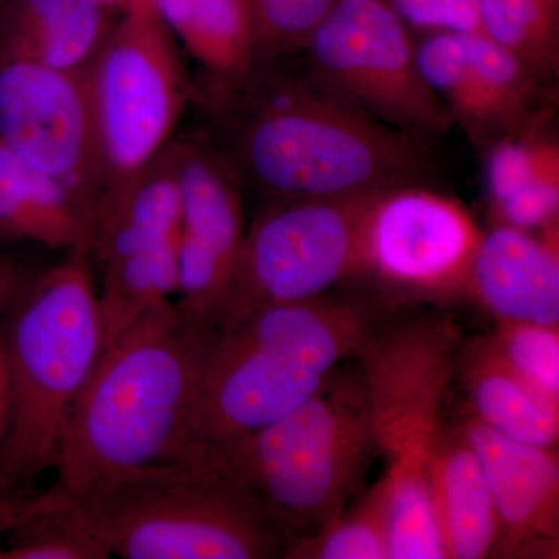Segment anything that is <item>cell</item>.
<instances>
[{
    "mask_svg": "<svg viewBox=\"0 0 559 559\" xmlns=\"http://www.w3.org/2000/svg\"><path fill=\"white\" fill-rule=\"evenodd\" d=\"M202 330L167 300L102 349L62 433L57 479L44 495L76 502L189 454Z\"/></svg>",
    "mask_w": 559,
    "mask_h": 559,
    "instance_id": "obj_1",
    "label": "cell"
},
{
    "mask_svg": "<svg viewBox=\"0 0 559 559\" xmlns=\"http://www.w3.org/2000/svg\"><path fill=\"white\" fill-rule=\"evenodd\" d=\"M0 333L9 418L0 440V502L31 498L53 468L70 412L103 349L98 290L87 250L24 282Z\"/></svg>",
    "mask_w": 559,
    "mask_h": 559,
    "instance_id": "obj_2",
    "label": "cell"
},
{
    "mask_svg": "<svg viewBox=\"0 0 559 559\" xmlns=\"http://www.w3.org/2000/svg\"><path fill=\"white\" fill-rule=\"evenodd\" d=\"M459 348L448 320L389 319L358 356L374 452L385 460L389 559H447L430 468Z\"/></svg>",
    "mask_w": 559,
    "mask_h": 559,
    "instance_id": "obj_3",
    "label": "cell"
},
{
    "mask_svg": "<svg viewBox=\"0 0 559 559\" xmlns=\"http://www.w3.org/2000/svg\"><path fill=\"white\" fill-rule=\"evenodd\" d=\"M260 91L238 131L237 153L275 201L385 193L428 176L418 138L349 108L311 80Z\"/></svg>",
    "mask_w": 559,
    "mask_h": 559,
    "instance_id": "obj_4",
    "label": "cell"
},
{
    "mask_svg": "<svg viewBox=\"0 0 559 559\" xmlns=\"http://www.w3.org/2000/svg\"><path fill=\"white\" fill-rule=\"evenodd\" d=\"M70 503L109 558L270 559L283 558L289 546L259 503L209 457L134 471Z\"/></svg>",
    "mask_w": 559,
    "mask_h": 559,
    "instance_id": "obj_5",
    "label": "cell"
},
{
    "mask_svg": "<svg viewBox=\"0 0 559 559\" xmlns=\"http://www.w3.org/2000/svg\"><path fill=\"white\" fill-rule=\"evenodd\" d=\"M359 373H337L285 417L210 459L255 500L289 544L348 506L373 454Z\"/></svg>",
    "mask_w": 559,
    "mask_h": 559,
    "instance_id": "obj_6",
    "label": "cell"
},
{
    "mask_svg": "<svg viewBox=\"0 0 559 559\" xmlns=\"http://www.w3.org/2000/svg\"><path fill=\"white\" fill-rule=\"evenodd\" d=\"M83 76L100 168V213L171 145L189 95L175 38L153 0L121 11Z\"/></svg>",
    "mask_w": 559,
    "mask_h": 559,
    "instance_id": "obj_7",
    "label": "cell"
},
{
    "mask_svg": "<svg viewBox=\"0 0 559 559\" xmlns=\"http://www.w3.org/2000/svg\"><path fill=\"white\" fill-rule=\"evenodd\" d=\"M381 194L277 201L264 210L246 231L229 296L213 325L267 305L314 299L359 278L367 219Z\"/></svg>",
    "mask_w": 559,
    "mask_h": 559,
    "instance_id": "obj_8",
    "label": "cell"
},
{
    "mask_svg": "<svg viewBox=\"0 0 559 559\" xmlns=\"http://www.w3.org/2000/svg\"><path fill=\"white\" fill-rule=\"evenodd\" d=\"M407 27L385 0H337L305 49L311 81L390 128L440 134L454 121L421 75Z\"/></svg>",
    "mask_w": 559,
    "mask_h": 559,
    "instance_id": "obj_9",
    "label": "cell"
},
{
    "mask_svg": "<svg viewBox=\"0 0 559 559\" xmlns=\"http://www.w3.org/2000/svg\"><path fill=\"white\" fill-rule=\"evenodd\" d=\"M330 374L308 369L249 320L202 330L190 451H219L259 432L314 395Z\"/></svg>",
    "mask_w": 559,
    "mask_h": 559,
    "instance_id": "obj_10",
    "label": "cell"
},
{
    "mask_svg": "<svg viewBox=\"0 0 559 559\" xmlns=\"http://www.w3.org/2000/svg\"><path fill=\"white\" fill-rule=\"evenodd\" d=\"M0 145L61 183L94 235L102 182L83 73L0 55Z\"/></svg>",
    "mask_w": 559,
    "mask_h": 559,
    "instance_id": "obj_11",
    "label": "cell"
},
{
    "mask_svg": "<svg viewBox=\"0 0 559 559\" xmlns=\"http://www.w3.org/2000/svg\"><path fill=\"white\" fill-rule=\"evenodd\" d=\"M484 231L460 202L421 186L381 194L367 219L362 274L412 297L468 293Z\"/></svg>",
    "mask_w": 559,
    "mask_h": 559,
    "instance_id": "obj_12",
    "label": "cell"
},
{
    "mask_svg": "<svg viewBox=\"0 0 559 559\" xmlns=\"http://www.w3.org/2000/svg\"><path fill=\"white\" fill-rule=\"evenodd\" d=\"M417 61L452 121L477 145L538 128L543 76L484 33H429Z\"/></svg>",
    "mask_w": 559,
    "mask_h": 559,
    "instance_id": "obj_13",
    "label": "cell"
},
{
    "mask_svg": "<svg viewBox=\"0 0 559 559\" xmlns=\"http://www.w3.org/2000/svg\"><path fill=\"white\" fill-rule=\"evenodd\" d=\"M182 224L178 241V307L201 329L218 320L245 241L237 182L213 153L176 142Z\"/></svg>",
    "mask_w": 559,
    "mask_h": 559,
    "instance_id": "obj_14",
    "label": "cell"
},
{
    "mask_svg": "<svg viewBox=\"0 0 559 559\" xmlns=\"http://www.w3.org/2000/svg\"><path fill=\"white\" fill-rule=\"evenodd\" d=\"M459 426L479 457L491 491L500 557L554 558L559 540L557 450L507 439L473 415Z\"/></svg>",
    "mask_w": 559,
    "mask_h": 559,
    "instance_id": "obj_15",
    "label": "cell"
},
{
    "mask_svg": "<svg viewBox=\"0 0 559 559\" xmlns=\"http://www.w3.org/2000/svg\"><path fill=\"white\" fill-rule=\"evenodd\" d=\"M468 294L496 320L559 326L558 224L539 234L500 224L481 235Z\"/></svg>",
    "mask_w": 559,
    "mask_h": 559,
    "instance_id": "obj_16",
    "label": "cell"
},
{
    "mask_svg": "<svg viewBox=\"0 0 559 559\" xmlns=\"http://www.w3.org/2000/svg\"><path fill=\"white\" fill-rule=\"evenodd\" d=\"M238 319H248L263 336L322 374L337 370L345 360L358 359L389 320L377 301L330 294L267 305Z\"/></svg>",
    "mask_w": 559,
    "mask_h": 559,
    "instance_id": "obj_17",
    "label": "cell"
},
{
    "mask_svg": "<svg viewBox=\"0 0 559 559\" xmlns=\"http://www.w3.org/2000/svg\"><path fill=\"white\" fill-rule=\"evenodd\" d=\"M98 0H5L0 11V55L83 73L112 27Z\"/></svg>",
    "mask_w": 559,
    "mask_h": 559,
    "instance_id": "obj_18",
    "label": "cell"
},
{
    "mask_svg": "<svg viewBox=\"0 0 559 559\" xmlns=\"http://www.w3.org/2000/svg\"><path fill=\"white\" fill-rule=\"evenodd\" d=\"M455 369L468 393L469 415L481 425L518 443L557 450L559 401L511 369L491 337L460 347Z\"/></svg>",
    "mask_w": 559,
    "mask_h": 559,
    "instance_id": "obj_19",
    "label": "cell"
},
{
    "mask_svg": "<svg viewBox=\"0 0 559 559\" xmlns=\"http://www.w3.org/2000/svg\"><path fill=\"white\" fill-rule=\"evenodd\" d=\"M430 479L447 559L496 557L498 513L479 457L459 425L441 430Z\"/></svg>",
    "mask_w": 559,
    "mask_h": 559,
    "instance_id": "obj_20",
    "label": "cell"
},
{
    "mask_svg": "<svg viewBox=\"0 0 559 559\" xmlns=\"http://www.w3.org/2000/svg\"><path fill=\"white\" fill-rule=\"evenodd\" d=\"M180 224L178 150L173 142L103 205L92 235V260L103 264L176 241Z\"/></svg>",
    "mask_w": 559,
    "mask_h": 559,
    "instance_id": "obj_21",
    "label": "cell"
},
{
    "mask_svg": "<svg viewBox=\"0 0 559 559\" xmlns=\"http://www.w3.org/2000/svg\"><path fill=\"white\" fill-rule=\"evenodd\" d=\"M487 186L500 224L543 230L558 224L559 148L538 130L488 146Z\"/></svg>",
    "mask_w": 559,
    "mask_h": 559,
    "instance_id": "obj_22",
    "label": "cell"
},
{
    "mask_svg": "<svg viewBox=\"0 0 559 559\" xmlns=\"http://www.w3.org/2000/svg\"><path fill=\"white\" fill-rule=\"evenodd\" d=\"M0 237L91 253L92 227L61 183L0 145Z\"/></svg>",
    "mask_w": 559,
    "mask_h": 559,
    "instance_id": "obj_23",
    "label": "cell"
},
{
    "mask_svg": "<svg viewBox=\"0 0 559 559\" xmlns=\"http://www.w3.org/2000/svg\"><path fill=\"white\" fill-rule=\"evenodd\" d=\"M154 10L201 66L223 79H248L260 47L246 0H153Z\"/></svg>",
    "mask_w": 559,
    "mask_h": 559,
    "instance_id": "obj_24",
    "label": "cell"
},
{
    "mask_svg": "<svg viewBox=\"0 0 559 559\" xmlns=\"http://www.w3.org/2000/svg\"><path fill=\"white\" fill-rule=\"evenodd\" d=\"M178 240L100 264L103 348L135 320L178 294Z\"/></svg>",
    "mask_w": 559,
    "mask_h": 559,
    "instance_id": "obj_25",
    "label": "cell"
},
{
    "mask_svg": "<svg viewBox=\"0 0 559 559\" xmlns=\"http://www.w3.org/2000/svg\"><path fill=\"white\" fill-rule=\"evenodd\" d=\"M481 33L543 79L558 69L559 0H479Z\"/></svg>",
    "mask_w": 559,
    "mask_h": 559,
    "instance_id": "obj_26",
    "label": "cell"
},
{
    "mask_svg": "<svg viewBox=\"0 0 559 559\" xmlns=\"http://www.w3.org/2000/svg\"><path fill=\"white\" fill-rule=\"evenodd\" d=\"M289 559H389L385 498L380 481L311 535L294 540Z\"/></svg>",
    "mask_w": 559,
    "mask_h": 559,
    "instance_id": "obj_27",
    "label": "cell"
},
{
    "mask_svg": "<svg viewBox=\"0 0 559 559\" xmlns=\"http://www.w3.org/2000/svg\"><path fill=\"white\" fill-rule=\"evenodd\" d=\"M491 341L511 369L544 395L559 401L558 326L498 320Z\"/></svg>",
    "mask_w": 559,
    "mask_h": 559,
    "instance_id": "obj_28",
    "label": "cell"
},
{
    "mask_svg": "<svg viewBox=\"0 0 559 559\" xmlns=\"http://www.w3.org/2000/svg\"><path fill=\"white\" fill-rule=\"evenodd\" d=\"M337 0H246L260 53L307 49Z\"/></svg>",
    "mask_w": 559,
    "mask_h": 559,
    "instance_id": "obj_29",
    "label": "cell"
},
{
    "mask_svg": "<svg viewBox=\"0 0 559 559\" xmlns=\"http://www.w3.org/2000/svg\"><path fill=\"white\" fill-rule=\"evenodd\" d=\"M411 27L428 33H481L479 0H385Z\"/></svg>",
    "mask_w": 559,
    "mask_h": 559,
    "instance_id": "obj_30",
    "label": "cell"
},
{
    "mask_svg": "<svg viewBox=\"0 0 559 559\" xmlns=\"http://www.w3.org/2000/svg\"><path fill=\"white\" fill-rule=\"evenodd\" d=\"M24 282L20 267L13 261L0 257V316L5 314L7 308Z\"/></svg>",
    "mask_w": 559,
    "mask_h": 559,
    "instance_id": "obj_31",
    "label": "cell"
},
{
    "mask_svg": "<svg viewBox=\"0 0 559 559\" xmlns=\"http://www.w3.org/2000/svg\"><path fill=\"white\" fill-rule=\"evenodd\" d=\"M9 418V373H7L5 352L0 337V440Z\"/></svg>",
    "mask_w": 559,
    "mask_h": 559,
    "instance_id": "obj_32",
    "label": "cell"
},
{
    "mask_svg": "<svg viewBox=\"0 0 559 559\" xmlns=\"http://www.w3.org/2000/svg\"><path fill=\"white\" fill-rule=\"evenodd\" d=\"M98 2H100L102 5H105L106 9H109L110 11H124L134 5V3L142 2V0H98Z\"/></svg>",
    "mask_w": 559,
    "mask_h": 559,
    "instance_id": "obj_33",
    "label": "cell"
},
{
    "mask_svg": "<svg viewBox=\"0 0 559 559\" xmlns=\"http://www.w3.org/2000/svg\"><path fill=\"white\" fill-rule=\"evenodd\" d=\"M7 514H9V503L0 502V528L5 524Z\"/></svg>",
    "mask_w": 559,
    "mask_h": 559,
    "instance_id": "obj_34",
    "label": "cell"
},
{
    "mask_svg": "<svg viewBox=\"0 0 559 559\" xmlns=\"http://www.w3.org/2000/svg\"><path fill=\"white\" fill-rule=\"evenodd\" d=\"M3 2H5V0H0V11H2Z\"/></svg>",
    "mask_w": 559,
    "mask_h": 559,
    "instance_id": "obj_35",
    "label": "cell"
}]
</instances>
